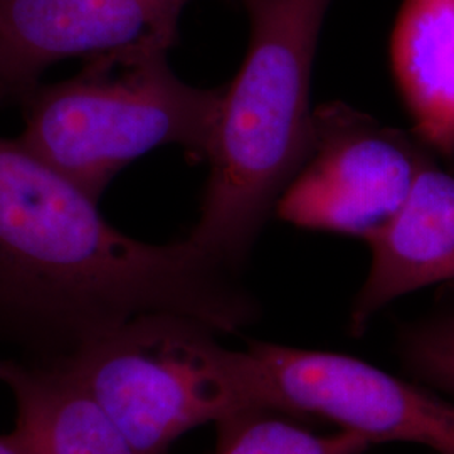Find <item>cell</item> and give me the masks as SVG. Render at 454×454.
I'll list each match as a JSON object with an SVG mask.
<instances>
[{
    "label": "cell",
    "mask_w": 454,
    "mask_h": 454,
    "mask_svg": "<svg viewBox=\"0 0 454 454\" xmlns=\"http://www.w3.org/2000/svg\"><path fill=\"white\" fill-rule=\"evenodd\" d=\"M19 140L0 137V347L61 371L131 318L177 313L231 333L258 317L234 270L187 238L148 244Z\"/></svg>",
    "instance_id": "obj_1"
},
{
    "label": "cell",
    "mask_w": 454,
    "mask_h": 454,
    "mask_svg": "<svg viewBox=\"0 0 454 454\" xmlns=\"http://www.w3.org/2000/svg\"><path fill=\"white\" fill-rule=\"evenodd\" d=\"M332 0H241L249 46L224 86L206 152L211 170L189 241L239 271L309 157L311 67Z\"/></svg>",
    "instance_id": "obj_2"
},
{
    "label": "cell",
    "mask_w": 454,
    "mask_h": 454,
    "mask_svg": "<svg viewBox=\"0 0 454 454\" xmlns=\"http://www.w3.org/2000/svg\"><path fill=\"white\" fill-rule=\"evenodd\" d=\"M390 67L412 133L454 162V0H404L390 35Z\"/></svg>",
    "instance_id": "obj_9"
},
{
    "label": "cell",
    "mask_w": 454,
    "mask_h": 454,
    "mask_svg": "<svg viewBox=\"0 0 454 454\" xmlns=\"http://www.w3.org/2000/svg\"><path fill=\"white\" fill-rule=\"evenodd\" d=\"M20 371V365L0 356V382L5 386H11L16 380L17 373Z\"/></svg>",
    "instance_id": "obj_14"
},
{
    "label": "cell",
    "mask_w": 454,
    "mask_h": 454,
    "mask_svg": "<svg viewBox=\"0 0 454 454\" xmlns=\"http://www.w3.org/2000/svg\"><path fill=\"white\" fill-rule=\"evenodd\" d=\"M223 93L182 82L167 52L93 58L22 103L17 140L98 200L120 170L159 146L206 159Z\"/></svg>",
    "instance_id": "obj_3"
},
{
    "label": "cell",
    "mask_w": 454,
    "mask_h": 454,
    "mask_svg": "<svg viewBox=\"0 0 454 454\" xmlns=\"http://www.w3.org/2000/svg\"><path fill=\"white\" fill-rule=\"evenodd\" d=\"M434 153L414 133L335 101L313 112L309 157L279 197V219L371 241L401 212Z\"/></svg>",
    "instance_id": "obj_5"
},
{
    "label": "cell",
    "mask_w": 454,
    "mask_h": 454,
    "mask_svg": "<svg viewBox=\"0 0 454 454\" xmlns=\"http://www.w3.org/2000/svg\"><path fill=\"white\" fill-rule=\"evenodd\" d=\"M285 412L246 409L217 424L215 454H362L371 441L341 429L335 434H315Z\"/></svg>",
    "instance_id": "obj_11"
},
{
    "label": "cell",
    "mask_w": 454,
    "mask_h": 454,
    "mask_svg": "<svg viewBox=\"0 0 454 454\" xmlns=\"http://www.w3.org/2000/svg\"><path fill=\"white\" fill-rule=\"evenodd\" d=\"M180 12L165 0H0V105L24 103L66 59L168 52Z\"/></svg>",
    "instance_id": "obj_7"
},
{
    "label": "cell",
    "mask_w": 454,
    "mask_h": 454,
    "mask_svg": "<svg viewBox=\"0 0 454 454\" xmlns=\"http://www.w3.org/2000/svg\"><path fill=\"white\" fill-rule=\"evenodd\" d=\"M0 454H34L31 438L20 424L16 422L12 433L0 434Z\"/></svg>",
    "instance_id": "obj_13"
},
{
    "label": "cell",
    "mask_w": 454,
    "mask_h": 454,
    "mask_svg": "<svg viewBox=\"0 0 454 454\" xmlns=\"http://www.w3.org/2000/svg\"><path fill=\"white\" fill-rule=\"evenodd\" d=\"M211 325L148 313L120 325L65 369L140 454H167L185 433L246 409H266L251 350Z\"/></svg>",
    "instance_id": "obj_4"
},
{
    "label": "cell",
    "mask_w": 454,
    "mask_h": 454,
    "mask_svg": "<svg viewBox=\"0 0 454 454\" xmlns=\"http://www.w3.org/2000/svg\"><path fill=\"white\" fill-rule=\"evenodd\" d=\"M9 387L34 454H140L65 371L20 367Z\"/></svg>",
    "instance_id": "obj_10"
},
{
    "label": "cell",
    "mask_w": 454,
    "mask_h": 454,
    "mask_svg": "<svg viewBox=\"0 0 454 454\" xmlns=\"http://www.w3.org/2000/svg\"><path fill=\"white\" fill-rule=\"evenodd\" d=\"M372 264L350 313L360 335L403 294L454 279V176L436 162L422 170L404 207L369 241Z\"/></svg>",
    "instance_id": "obj_8"
},
{
    "label": "cell",
    "mask_w": 454,
    "mask_h": 454,
    "mask_svg": "<svg viewBox=\"0 0 454 454\" xmlns=\"http://www.w3.org/2000/svg\"><path fill=\"white\" fill-rule=\"evenodd\" d=\"M399 350L407 371L418 380L454 394V301L406 325Z\"/></svg>",
    "instance_id": "obj_12"
},
{
    "label": "cell",
    "mask_w": 454,
    "mask_h": 454,
    "mask_svg": "<svg viewBox=\"0 0 454 454\" xmlns=\"http://www.w3.org/2000/svg\"><path fill=\"white\" fill-rule=\"evenodd\" d=\"M264 404L339 424L372 442L454 454V404L356 357L253 341Z\"/></svg>",
    "instance_id": "obj_6"
}]
</instances>
